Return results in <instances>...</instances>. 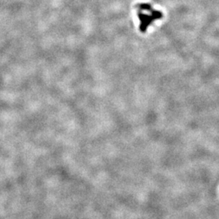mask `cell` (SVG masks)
<instances>
[{
    "instance_id": "obj_1",
    "label": "cell",
    "mask_w": 219,
    "mask_h": 219,
    "mask_svg": "<svg viewBox=\"0 0 219 219\" xmlns=\"http://www.w3.org/2000/svg\"><path fill=\"white\" fill-rule=\"evenodd\" d=\"M138 17L140 20V29L142 33H145L147 28L154 20L161 19L163 17L161 12L155 11L150 4L141 3L137 5Z\"/></svg>"
}]
</instances>
